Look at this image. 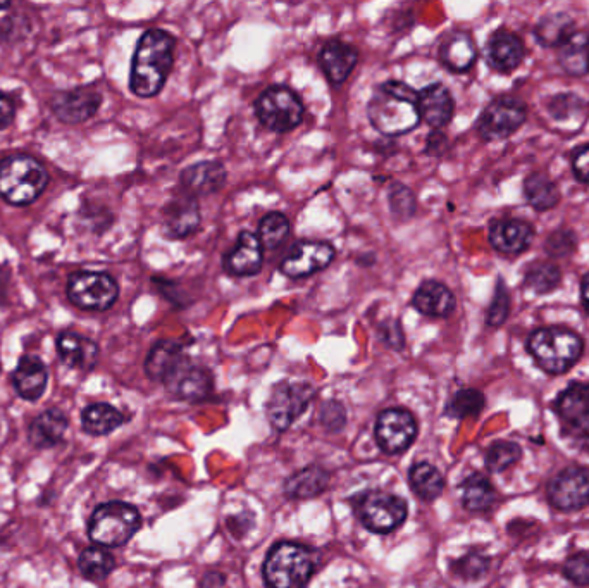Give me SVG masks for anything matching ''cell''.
<instances>
[{"instance_id":"cell-13","label":"cell","mask_w":589,"mask_h":588,"mask_svg":"<svg viewBox=\"0 0 589 588\" xmlns=\"http://www.w3.org/2000/svg\"><path fill=\"white\" fill-rule=\"evenodd\" d=\"M548 501L558 511H577L589 506V470L569 466L558 471L546 487Z\"/></svg>"},{"instance_id":"cell-17","label":"cell","mask_w":589,"mask_h":588,"mask_svg":"<svg viewBox=\"0 0 589 588\" xmlns=\"http://www.w3.org/2000/svg\"><path fill=\"white\" fill-rule=\"evenodd\" d=\"M486 63L500 75H512L526 59V44L517 33L507 28H498L491 33L486 49Z\"/></svg>"},{"instance_id":"cell-8","label":"cell","mask_w":589,"mask_h":588,"mask_svg":"<svg viewBox=\"0 0 589 588\" xmlns=\"http://www.w3.org/2000/svg\"><path fill=\"white\" fill-rule=\"evenodd\" d=\"M255 114L271 132H292L304 119V104L290 88L269 87L255 101Z\"/></svg>"},{"instance_id":"cell-14","label":"cell","mask_w":589,"mask_h":588,"mask_svg":"<svg viewBox=\"0 0 589 588\" xmlns=\"http://www.w3.org/2000/svg\"><path fill=\"white\" fill-rule=\"evenodd\" d=\"M417 437V421L410 411L391 407L376 421V442L386 454H402Z\"/></svg>"},{"instance_id":"cell-41","label":"cell","mask_w":589,"mask_h":588,"mask_svg":"<svg viewBox=\"0 0 589 588\" xmlns=\"http://www.w3.org/2000/svg\"><path fill=\"white\" fill-rule=\"evenodd\" d=\"M522 457V449L519 445L509 440H498L490 445L486 452V468L493 473H502L509 470L510 466L519 463Z\"/></svg>"},{"instance_id":"cell-31","label":"cell","mask_w":589,"mask_h":588,"mask_svg":"<svg viewBox=\"0 0 589 588\" xmlns=\"http://www.w3.org/2000/svg\"><path fill=\"white\" fill-rule=\"evenodd\" d=\"M558 66L565 75L581 78L589 75V30H576L558 47Z\"/></svg>"},{"instance_id":"cell-21","label":"cell","mask_w":589,"mask_h":588,"mask_svg":"<svg viewBox=\"0 0 589 588\" xmlns=\"http://www.w3.org/2000/svg\"><path fill=\"white\" fill-rule=\"evenodd\" d=\"M417 109L422 121H426L433 130H441L452 121L455 101L443 83H433L419 92Z\"/></svg>"},{"instance_id":"cell-49","label":"cell","mask_w":589,"mask_h":588,"mask_svg":"<svg viewBox=\"0 0 589 588\" xmlns=\"http://www.w3.org/2000/svg\"><path fill=\"white\" fill-rule=\"evenodd\" d=\"M347 421V413L345 407L340 402L328 401L321 409V423H323L329 432H338Z\"/></svg>"},{"instance_id":"cell-47","label":"cell","mask_w":589,"mask_h":588,"mask_svg":"<svg viewBox=\"0 0 589 588\" xmlns=\"http://www.w3.org/2000/svg\"><path fill=\"white\" fill-rule=\"evenodd\" d=\"M584 109H586V104L576 94L553 95L548 102V113L557 121H569L572 116H576L579 111H584Z\"/></svg>"},{"instance_id":"cell-11","label":"cell","mask_w":589,"mask_h":588,"mask_svg":"<svg viewBox=\"0 0 589 588\" xmlns=\"http://www.w3.org/2000/svg\"><path fill=\"white\" fill-rule=\"evenodd\" d=\"M316 390L305 382H281L273 388L267 401L266 413L273 428L283 432L297 421L310 401L314 399Z\"/></svg>"},{"instance_id":"cell-35","label":"cell","mask_w":589,"mask_h":588,"mask_svg":"<svg viewBox=\"0 0 589 588\" xmlns=\"http://www.w3.org/2000/svg\"><path fill=\"white\" fill-rule=\"evenodd\" d=\"M576 21L567 13L546 14L534 26V38L541 47H562L576 32Z\"/></svg>"},{"instance_id":"cell-1","label":"cell","mask_w":589,"mask_h":588,"mask_svg":"<svg viewBox=\"0 0 589 588\" xmlns=\"http://www.w3.org/2000/svg\"><path fill=\"white\" fill-rule=\"evenodd\" d=\"M173 35L164 30H147L138 40L131 63L130 88L142 99H150L161 92L174 63Z\"/></svg>"},{"instance_id":"cell-4","label":"cell","mask_w":589,"mask_h":588,"mask_svg":"<svg viewBox=\"0 0 589 588\" xmlns=\"http://www.w3.org/2000/svg\"><path fill=\"white\" fill-rule=\"evenodd\" d=\"M49 171L37 157L14 154L0 161V197L11 206H30L49 185Z\"/></svg>"},{"instance_id":"cell-40","label":"cell","mask_w":589,"mask_h":588,"mask_svg":"<svg viewBox=\"0 0 589 588\" xmlns=\"http://www.w3.org/2000/svg\"><path fill=\"white\" fill-rule=\"evenodd\" d=\"M288 233H290V221L285 214L269 213L262 218L257 237H259L262 249L273 251L288 237Z\"/></svg>"},{"instance_id":"cell-23","label":"cell","mask_w":589,"mask_h":588,"mask_svg":"<svg viewBox=\"0 0 589 588\" xmlns=\"http://www.w3.org/2000/svg\"><path fill=\"white\" fill-rule=\"evenodd\" d=\"M56 344L62 363L73 370L90 371L99 363V345L92 338L75 332H62L57 335Z\"/></svg>"},{"instance_id":"cell-37","label":"cell","mask_w":589,"mask_h":588,"mask_svg":"<svg viewBox=\"0 0 589 588\" xmlns=\"http://www.w3.org/2000/svg\"><path fill=\"white\" fill-rule=\"evenodd\" d=\"M462 504L471 513H486L495 506L496 490L483 475H472L462 483Z\"/></svg>"},{"instance_id":"cell-27","label":"cell","mask_w":589,"mask_h":588,"mask_svg":"<svg viewBox=\"0 0 589 588\" xmlns=\"http://www.w3.org/2000/svg\"><path fill=\"white\" fill-rule=\"evenodd\" d=\"M226 169L219 161H202L181 171V185L186 194L209 195L221 190L226 183Z\"/></svg>"},{"instance_id":"cell-28","label":"cell","mask_w":589,"mask_h":588,"mask_svg":"<svg viewBox=\"0 0 589 588\" xmlns=\"http://www.w3.org/2000/svg\"><path fill=\"white\" fill-rule=\"evenodd\" d=\"M359 61V52L354 45L345 44L340 40H331L319 52V64L324 75L328 76L333 85H341L354 71Z\"/></svg>"},{"instance_id":"cell-16","label":"cell","mask_w":589,"mask_h":588,"mask_svg":"<svg viewBox=\"0 0 589 588\" xmlns=\"http://www.w3.org/2000/svg\"><path fill=\"white\" fill-rule=\"evenodd\" d=\"M102 95L92 87H78L52 95L50 109L61 123L81 125L99 111Z\"/></svg>"},{"instance_id":"cell-22","label":"cell","mask_w":589,"mask_h":588,"mask_svg":"<svg viewBox=\"0 0 589 588\" xmlns=\"http://www.w3.org/2000/svg\"><path fill=\"white\" fill-rule=\"evenodd\" d=\"M264 249L259 237L250 232L240 233L235 247L224 256L223 266L226 273L233 276H254L262 269Z\"/></svg>"},{"instance_id":"cell-29","label":"cell","mask_w":589,"mask_h":588,"mask_svg":"<svg viewBox=\"0 0 589 588\" xmlns=\"http://www.w3.org/2000/svg\"><path fill=\"white\" fill-rule=\"evenodd\" d=\"M69 420L61 409L52 407L42 414H38L35 420L31 421L28 428V440L35 449L45 451L61 444L62 438L68 430Z\"/></svg>"},{"instance_id":"cell-58","label":"cell","mask_w":589,"mask_h":588,"mask_svg":"<svg viewBox=\"0 0 589 588\" xmlns=\"http://www.w3.org/2000/svg\"><path fill=\"white\" fill-rule=\"evenodd\" d=\"M0 371H2V364H0Z\"/></svg>"},{"instance_id":"cell-52","label":"cell","mask_w":589,"mask_h":588,"mask_svg":"<svg viewBox=\"0 0 589 588\" xmlns=\"http://www.w3.org/2000/svg\"><path fill=\"white\" fill-rule=\"evenodd\" d=\"M14 118H16V107L11 97L0 92V130H6L7 126H11Z\"/></svg>"},{"instance_id":"cell-26","label":"cell","mask_w":589,"mask_h":588,"mask_svg":"<svg viewBox=\"0 0 589 588\" xmlns=\"http://www.w3.org/2000/svg\"><path fill=\"white\" fill-rule=\"evenodd\" d=\"M412 306L428 318H448L455 311L457 301L445 283L426 280L412 297Z\"/></svg>"},{"instance_id":"cell-46","label":"cell","mask_w":589,"mask_h":588,"mask_svg":"<svg viewBox=\"0 0 589 588\" xmlns=\"http://www.w3.org/2000/svg\"><path fill=\"white\" fill-rule=\"evenodd\" d=\"M388 201H390L391 213L395 214L397 218L409 219L416 214V195L402 183H391L390 190H388Z\"/></svg>"},{"instance_id":"cell-10","label":"cell","mask_w":589,"mask_h":588,"mask_svg":"<svg viewBox=\"0 0 589 588\" xmlns=\"http://www.w3.org/2000/svg\"><path fill=\"white\" fill-rule=\"evenodd\" d=\"M555 413L565 437L589 451V383L574 382L560 392Z\"/></svg>"},{"instance_id":"cell-7","label":"cell","mask_w":589,"mask_h":588,"mask_svg":"<svg viewBox=\"0 0 589 588\" xmlns=\"http://www.w3.org/2000/svg\"><path fill=\"white\" fill-rule=\"evenodd\" d=\"M68 299L83 311H107L119 297V285L104 271H76L69 276Z\"/></svg>"},{"instance_id":"cell-19","label":"cell","mask_w":589,"mask_h":588,"mask_svg":"<svg viewBox=\"0 0 589 588\" xmlns=\"http://www.w3.org/2000/svg\"><path fill=\"white\" fill-rule=\"evenodd\" d=\"M536 230L524 219H496L490 226V244L503 256H521L533 245Z\"/></svg>"},{"instance_id":"cell-48","label":"cell","mask_w":589,"mask_h":588,"mask_svg":"<svg viewBox=\"0 0 589 588\" xmlns=\"http://www.w3.org/2000/svg\"><path fill=\"white\" fill-rule=\"evenodd\" d=\"M564 576L577 587H589V551L569 557L564 564Z\"/></svg>"},{"instance_id":"cell-57","label":"cell","mask_w":589,"mask_h":588,"mask_svg":"<svg viewBox=\"0 0 589 588\" xmlns=\"http://www.w3.org/2000/svg\"><path fill=\"white\" fill-rule=\"evenodd\" d=\"M9 7H11V4H9V2H6V4H0V11H4V9H9Z\"/></svg>"},{"instance_id":"cell-50","label":"cell","mask_w":589,"mask_h":588,"mask_svg":"<svg viewBox=\"0 0 589 588\" xmlns=\"http://www.w3.org/2000/svg\"><path fill=\"white\" fill-rule=\"evenodd\" d=\"M571 166L577 182L589 185V144L577 147L572 154Z\"/></svg>"},{"instance_id":"cell-9","label":"cell","mask_w":589,"mask_h":588,"mask_svg":"<svg viewBox=\"0 0 589 588\" xmlns=\"http://www.w3.org/2000/svg\"><path fill=\"white\" fill-rule=\"evenodd\" d=\"M527 104L512 95H500L484 107L478 119L479 137L486 142H500L519 132L527 121Z\"/></svg>"},{"instance_id":"cell-43","label":"cell","mask_w":589,"mask_h":588,"mask_svg":"<svg viewBox=\"0 0 589 588\" xmlns=\"http://www.w3.org/2000/svg\"><path fill=\"white\" fill-rule=\"evenodd\" d=\"M577 245L579 240H577L576 232L567 226H560L552 233H548L543 249L552 259H565L576 254Z\"/></svg>"},{"instance_id":"cell-30","label":"cell","mask_w":589,"mask_h":588,"mask_svg":"<svg viewBox=\"0 0 589 588\" xmlns=\"http://www.w3.org/2000/svg\"><path fill=\"white\" fill-rule=\"evenodd\" d=\"M185 359L188 357L183 345L171 340H161L150 349L149 356L145 359V373L150 380L164 383Z\"/></svg>"},{"instance_id":"cell-39","label":"cell","mask_w":589,"mask_h":588,"mask_svg":"<svg viewBox=\"0 0 589 588\" xmlns=\"http://www.w3.org/2000/svg\"><path fill=\"white\" fill-rule=\"evenodd\" d=\"M78 568H80L81 575L85 576L87 580L100 582V580H106L107 576L114 571L116 559L107 549L95 545V547H87L85 551H81Z\"/></svg>"},{"instance_id":"cell-44","label":"cell","mask_w":589,"mask_h":588,"mask_svg":"<svg viewBox=\"0 0 589 588\" xmlns=\"http://www.w3.org/2000/svg\"><path fill=\"white\" fill-rule=\"evenodd\" d=\"M510 309H512V297H510L509 288L503 282V278H498L495 294H493L490 307L486 311V325L491 328L505 325L509 320Z\"/></svg>"},{"instance_id":"cell-55","label":"cell","mask_w":589,"mask_h":588,"mask_svg":"<svg viewBox=\"0 0 589 588\" xmlns=\"http://www.w3.org/2000/svg\"><path fill=\"white\" fill-rule=\"evenodd\" d=\"M9 273L6 269L0 268V306L6 304L7 294H9Z\"/></svg>"},{"instance_id":"cell-53","label":"cell","mask_w":589,"mask_h":588,"mask_svg":"<svg viewBox=\"0 0 589 588\" xmlns=\"http://www.w3.org/2000/svg\"><path fill=\"white\" fill-rule=\"evenodd\" d=\"M445 145H447V137H445L440 130H436V132L429 135L428 154H436V156H440L441 151L445 149Z\"/></svg>"},{"instance_id":"cell-32","label":"cell","mask_w":589,"mask_h":588,"mask_svg":"<svg viewBox=\"0 0 589 588\" xmlns=\"http://www.w3.org/2000/svg\"><path fill=\"white\" fill-rule=\"evenodd\" d=\"M524 197L527 204L533 207L536 213L552 211L562 201V194L557 183L553 182L552 176L545 171H533L526 176L524 185Z\"/></svg>"},{"instance_id":"cell-12","label":"cell","mask_w":589,"mask_h":588,"mask_svg":"<svg viewBox=\"0 0 589 588\" xmlns=\"http://www.w3.org/2000/svg\"><path fill=\"white\" fill-rule=\"evenodd\" d=\"M360 520L374 533H391L407 520V502L398 495L372 490L364 495L359 506Z\"/></svg>"},{"instance_id":"cell-25","label":"cell","mask_w":589,"mask_h":588,"mask_svg":"<svg viewBox=\"0 0 589 588\" xmlns=\"http://www.w3.org/2000/svg\"><path fill=\"white\" fill-rule=\"evenodd\" d=\"M440 61L452 73H467L478 61V47L471 33H448L440 45Z\"/></svg>"},{"instance_id":"cell-5","label":"cell","mask_w":589,"mask_h":588,"mask_svg":"<svg viewBox=\"0 0 589 588\" xmlns=\"http://www.w3.org/2000/svg\"><path fill=\"white\" fill-rule=\"evenodd\" d=\"M316 570L312 552L295 542H279L266 557L262 568L269 588H305Z\"/></svg>"},{"instance_id":"cell-15","label":"cell","mask_w":589,"mask_h":588,"mask_svg":"<svg viewBox=\"0 0 589 588\" xmlns=\"http://www.w3.org/2000/svg\"><path fill=\"white\" fill-rule=\"evenodd\" d=\"M336 251L328 242H312L302 240L293 245L290 254L283 259L279 271L288 278H307L317 271H323L333 263Z\"/></svg>"},{"instance_id":"cell-6","label":"cell","mask_w":589,"mask_h":588,"mask_svg":"<svg viewBox=\"0 0 589 588\" xmlns=\"http://www.w3.org/2000/svg\"><path fill=\"white\" fill-rule=\"evenodd\" d=\"M142 526V516L131 504L121 501L104 502L95 507L88 521V537L104 549L128 544Z\"/></svg>"},{"instance_id":"cell-24","label":"cell","mask_w":589,"mask_h":588,"mask_svg":"<svg viewBox=\"0 0 589 588\" xmlns=\"http://www.w3.org/2000/svg\"><path fill=\"white\" fill-rule=\"evenodd\" d=\"M49 383V371L37 356H23L13 373V385L21 399L35 402L45 394Z\"/></svg>"},{"instance_id":"cell-33","label":"cell","mask_w":589,"mask_h":588,"mask_svg":"<svg viewBox=\"0 0 589 588\" xmlns=\"http://www.w3.org/2000/svg\"><path fill=\"white\" fill-rule=\"evenodd\" d=\"M124 416L116 407L107 402H95L83 409L81 428L92 437H104L123 425Z\"/></svg>"},{"instance_id":"cell-54","label":"cell","mask_w":589,"mask_h":588,"mask_svg":"<svg viewBox=\"0 0 589 588\" xmlns=\"http://www.w3.org/2000/svg\"><path fill=\"white\" fill-rule=\"evenodd\" d=\"M224 585H226V576L217 571H211L202 578L200 588H224Z\"/></svg>"},{"instance_id":"cell-18","label":"cell","mask_w":589,"mask_h":588,"mask_svg":"<svg viewBox=\"0 0 589 588\" xmlns=\"http://www.w3.org/2000/svg\"><path fill=\"white\" fill-rule=\"evenodd\" d=\"M164 385L169 394L180 401L199 402L211 395L214 382L209 371L193 364L190 359H185Z\"/></svg>"},{"instance_id":"cell-36","label":"cell","mask_w":589,"mask_h":588,"mask_svg":"<svg viewBox=\"0 0 589 588\" xmlns=\"http://www.w3.org/2000/svg\"><path fill=\"white\" fill-rule=\"evenodd\" d=\"M562 285V269L552 261H534L524 271V288L536 295L555 292Z\"/></svg>"},{"instance_id":"cell-56","label":"cell","mask_w":589,"mask_h":588,"mask_svg":"<svg viewBox=\"0 0 589 588\" xmlns=\"http://www.w3.org/2000/svg\"><path fill=\"white\" fill-rule=\"evenodd\" d=\"M581 301H583L586 313L589 314V273H586L581 280Z\"/></svg>"},{"instance_id":"cell-51","label":"cell","mask_w":589,"mask_h":588,"mask_svg":"<svg viewBox=\"0 0 589 588\" xmlns=\"http://www.w3.org/2000/svg\"><path fill=\"white\" fill-rule=\"evenodd\" d=\"M381 338L385 340L388 347H393L397 351L403 349V344H405V338H403L402 330H400L397 321H391L388 325L381 326Z\"/></svg>"},{"instance_id":"cell-45","label":"cell","mask_w":589,"mask_h":588,"mask_svg":"<svg viewBox=\"0 0 589 588\" xmlns=\"http://www.w3.org/2000/svg\"><path fill=\"white\" fill-rule=\"evenodd\" d=\"M452 570L455 575L465 580V582H476L490 570V559L481 552L472 551L457 559L452 564Z\"/></svg>"},{"instance_id":"cell-42","label":"cell","mask_w":589,"mask_h":588,"mask_svg":"<svg viewBox=\"0 0 589 588\" xmlns=\"http://www.w3.org/2000/svg\"><path fill=\"white\" fill-rule=\"evenodd\" d=\"M484 407V395L476 388H464L453 395L452 401L448 404L447 414L453 418H471L478 416Z\"/></svg>"},{"instance_id":"cell-2","label":"cell","mask_w":589,"mask_h":588,"mask_svg":"<svg viewBox=\"0 0 589 588\" xmlns=\"http://www.w3.org/2000/svg\"><path fill=\"white\" fill-rule=\"evenodd\" d=\"M417 99L419 92L407 83L397 80L381 83L367 104V118L386 137L405 135L421 121Z\"/></svg>"},{"instance_id":"cell-38","label":"cell","mask_w":589,"mask_h":588,"mask_svg":"<svg viewBox=\"0 0 589 588\" xmlns=\"http://www.w3.org/2000/svg\"><path fill=\"white\" fill-rule=\"evenodd\" d=\"M409 482L414 494L426 502L438 499L445 488V478L438 468H434L433 464L429 463L414 464L410 468Z\"/></svg>"},{"instance_id":"cell-34","label":"cell","mask_w":589,"mask_h":588,"mask_svg":"<svg viewBox=\"0 0 589 588\" xmlns=\"http://www.w3.org/2000/svg\"><path fill=\"white\" fill-rule=\"evenodd\" d=\"M329 478L331 476L328 471L317 464H312L304 470L297 471L286 480L285 494L290 499H312L326 490Z\"/></svg>"},{"instance_id":"cell-20","label":"cell","mask_w":589,"mask_h":588,"mask_svg":"<svg viewBox=\"0 0 589 588\" xmlns=\"http://www.w3.org/2000/svg\"><path fill=\"white\" fill-rule=\"evenodd\" d=\"M200 226L199 202L193 195L174 197L162 211V232L171 240H181L197 232Z\"/></svg>"},{"instance_id":"cell-3","label":"cell","mask_w":589,"mask_h":588,"mask_svg":"<svg viewBox=\"0 0 589 588\" xmlns=\"http://www.w3.org/2000/svg\"><path fill=\"white\" fill-rule=\"evenodd\" d=\"M526 349L546 375H565L583 357L584 340L567 326H541L527 337Z\"/></svg>"}]
</instances>
